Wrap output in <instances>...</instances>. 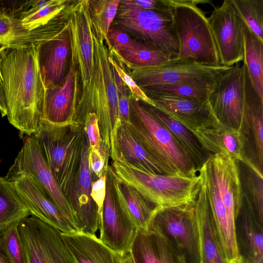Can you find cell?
I'll return each mask as SVG.
<instances>
[{
  "label": "cell",
  "instance_id": "1",
  "mask_svg": "<svg viewBox=\"0 0 263 263\" xmlns=\"http://www.w3.org/2000/svg\"><path fill=\"white\" fill-rule=\"evenodd\" d=\"M39 45L0 49V86L7 118L27 136L34 135L40 128L45 96L38 61Z\"/></svg>",
  "mask_w": 263,
  "mask_h": 263
},
{
  "label": "cell",
  "instance_id": "2",
  "mask_svg": "<svg viewBox=\"0 0 263 263\" xmlns=\"http://www.w3.org/2000/svg\"><path fill=\"white\" fill-rule=\"evenodd\" d=\"M94 45V68L91 83L80 97L74 122L83 123L86 115L98 117L103 144L110 152L112 161L117 159L115 140L121 124L119 116V94L114 80L110 55L104 39L96 30L92 31Z\"/></svg>",
  "mask_w": 263,
  "mask_h": 263
},
{
  "label": "cell",
  "instance_id": "3",
  "mask_svg": "<svg viewBox=\"0 0 263 263\" xmlns=\"http://www.w3.org/2000/svg\"><path fill=\"white\" fill-rule=\"evenodd\" d=\"M84 133L83 123L73 122L59 125L42 121L38 130L33 135L59 188L71 208Z\"/></svg>",
  "mask_w": 263,
  "mask_h": 263
},
{
  "label": "cell",
  "instance_id": "4",
  "mask_svg": "<svg viewBox=\"0 0 263 263\" xmlns=\"http://www.w3.org/2000/svg\"><path fill=\"white\" fill-rule=\"evenodd\" d=\"M110 166L121 180L135 188L155 207L195 204L201 187L199 174L193 177L153 174L129 164L120 155Z\"/></svg>",
  "mask_w": 263,
  "mask_h": 263
},
{
  "label": "cell",
  "instance_id": "5",
  "mask_svg": "<svg viewBox=\"0 0 263 263\" xmlns=\"http://www.w3.org/2000/svg\"><path fill=\"white\" fill-rule=\"evenodd\" d=\"M130 122L125 124L146 151L162 167L165 175L195 176L199 173L175 142L169 130L146 106L129 99Z\"/></svg>",
  "mask_w": 263,
  "mask_h": 263
},
{
  "label": "cell",
  "instance_id": "6",
  "mask_svg": "<svg viewBox=\"0 0 263 263\" xmlns=\"http://www.w3.org/2000/svg\"><path fill=\"white\" fill-rule=\"evenodd\" d=\"M179 44L178 60L217 66L220 58L205 12L197 6L209 0H170Z\"/></svg>",
  "mask_w": 263,
  "mask_h": 263
},
{
  "label": "cell",
  "instance_id": "7",
  "mask_svg": "<svg viewBox=\"0 0 263 263\" xmlns=\"http://www.w3.org/2000/svg\"><path fill=\"white\" fill-rule=\"evenodd\" d=\"M115 24L137 37L142 43L176 59L179 44L171 13L145 10L129 0L120 1Z\"/></svg>",
  "mask_w": 263,
  "mask_h": 263
},
{
  "label": "cell",
  "instance_id": "8",
  "mask_svg": "<svg viewBox=\"0 0 263 263\" xmlns=\"http://www.w3.org/2000/svg\"><path fill=\"white\" fill-rule=\"evenodd\" d=\"M194 205L159 208L148 230L168 242L184 263H201L199 233Z\"/></svg>",
  "mask_w": 263,
  "mask_h": 263
},
{
  "label": "cell",
  "instance_id": "9",
  "mask_svg": "<svg viewBox=\"0 0 263 263\" xmlns=\"http://www.w3.org/2000/svg\"><path fill=\"white\" fill-rule=\"evenodd\" d=\"M128 67L130 69L129 75L144 91L166 84L185 83L210 86L217 77L232 66H209L174 59L155 66Z\"/></svg>",
  "mask_w": 263,
  "mask_h": 263
},
{
  "label": "cell",
  "instance_id": "10",
  "mask_svg": "<svg viewBox=\"0 0 263 263\" xmlns=\"http://www.w3.org/2000/svg\"><path fill=\"white\" fill-rule=\"evenodd\" d=\"M27 263H76L58 229L34 217L18 224Z\"/></svg>",
  "mask_w": 263,
  "mask_h": 263
},
{
  "label": "cell",
  "instance_id": "11",
  "mask_svg": "<svg viewBox=\"0 0 263 263\" xmlns=\"http://www.w3.org/2000/svg\"><path fill=\"white\" fill-rule=\"evenodd\" d=\"M70 41V62L77 69L82 92L89 86L94 68L93 23L89 1H80L71 8L67 25Z\"/></svg>",
  "mask_w": 263,
  "mask_h": 263
},
{
  "label": "cell",
  "instance_id": "12",
  "mask_svg": "<svg viewBox=\"0 0 263 263\" xmlns=\"http://www.w3.org/2000/svg\"><path fill=\"white\" fill-rule=\"evenodd\" d=\"M208 17L220 58V64L231 67L244 60L243 21L233 0L213 6Z\"/></svg>",
  "mask_w": 263,
  "mask_h": 263
},
{
  "label": "cell",
  "instance_id": "13",
  "mask_svg": "<svg viewBox=\"0 0 263 263\" xmlns=\"http://www.w3.org/2000/svg\"><path fill=\"white\" fill-rule=\"evenodd\" d=\"M243 101V72L238 63L223 72L210 87L208 102L220 122L239 129Z\"/></svg>",
  "mask_w": 263,
  "mask_h": 263
},
{
  "label": "cell",
  "instance_id": "14",
  "mask_svg": "<svg viewBox=\"0 0 263 263\" xmlns=\"http://www.w3.org/2000/svg\"><path fill=\"white\" fill-rule=\"evenodd\" d=\"M29 173L57 206L61 214L78 232L73 211L59 188L33 135L27 136L21 149L9 168Z\"/></svg>",
  "mask_w": 263,
  "mask_h": 263
},
{
  "label": "cell",
  "instance_id": "15",
  "mask_svg": "<svg viewBox=\"0 0 263 263\" xmlns=\"http://www.w3.org/2000/svg\"><path fill=\"white\" fill-rule=\"evenodd\" d=\"M5 178L13 187L32 216L58 229L62 233L78 232L29 173L9 169Z\"/></svg>",
  "mask_w": 263,
  "mask_h": 263
},
{
  "label": "cell",
  "instance_id": "16",
  "mask_svg": "<svg viewBox=\"0 0 263 263\" xmlns=\"http://www.w3.org/2000/svg\"><path fill=\"white\" fill-rule=\"evenodd\" d=\"M137 230L118 203L108 167L106 196L101 217L99 238L107 247L125 256L129 253Z\"/></svg>",
  "mask_w": 263,
  "mask_h": 263
},
{
  "label": "cell",
  "instance_id": "17",
  "mask_svg": "<svg viewBox=\"0 0 263 263\" xmlns=\"http://www.w3.org/2000/svg\"><path fill=\"white\" fill-rule=\"evenodd\" d=\"M241 67L243 101L239 129L246 139L247 159L262 173L263 99L253 87L246 65Z\"/></svg>",
  "mask_w": 263,
  "mask_h": 263
},
{
  "label": "cell",
  "instance_id": "18",
  "mask_svg": "<svg viewBox=\"0 0 263 263\" xmlns=\"http://www.w3.org/2000/svg\"><path fill=\"white\" fill-rule=\"evenodd\" d=\"M79 78L78 71L70 62L63 83L46 89L42 121L59 125L74 122L79 100Z\"/></svg>",
  "mask_w": 263,
  "mask_h": 263
},
{
  "label": "cell",
  "instance_id": "19",
  "mask_svg": "<svg viewBox=\"0 0 263 263\" xmlns=\"http://www.w3.org/2000/svg\"><path fill=\"white\" fill-rule=\"evenodd\" d=\"M89 144L84 135L82 158L75 186L72 208L79 232L96 235L100 221L98 209L91 197L92 177L88 165Z\"/></svg>",
  "mask_w": 263,
  "mask_h": 263
},
{
  "label": "cell",
  "instance_id": "20",
  "mask_svg": "<svg viewBox=\"0 0 263 263\" xmlns=\"http://www.w3.org/2000/svg\"><path fill=\"white\" fill-rule=\"evenodd\" d=\"M204 150L210 155L221 153L249 166L259 170L246 158V139L240 130L215 120L203 127L192 132Z\"/></svg>",
  "mask_w": 263,
  "mask_h": 263
},
{
  "label": "cell",
  "instance_id": "21",
  "mask_svg": "<svg viewBox=\"0 0 263 263\" xmlns=\"http://www.w3.org/2000/svg\"><path fill=\"white\" fill-rule=\"evenodd\" d=\"M208 161L216 179L229 222L234 232V221L243 201V192L238 162L221 153L211 154Z\"/></svg>",
  "mask_w": 263,
  "mask_h": 263
},
{
  "label": "cell",
  "instance_id": "22",
  "mask_svg": "<svg viewBox=\"0 0 263 263\" xmlns=\"http://www.w3.org/2000/svg\"><path fill=\"white\" fill-rule=\"evenodd\" d=\"M155 107L178 121L191 132L215 120L208 103L199 102L165 93L145 92Z\"/></svg>",
  "mask_w": 263,
  "mask_h": 263
},
{
  "label": "cell",
  "instance_id": "23",
  "mask_svg": "<svg viewBox=\"0 0 263 263\" xmlns=\"http://www.w3.org/2000/svg\"><path fill=\"white\" fill-rule=\"evenodd\" d=\"M70 41L67 26L53 37L39 45L38 61L46 89L59 86L65 79Z\"/></svg>",
  "mask_w": 263,
  "mask_h": 263
},
{
  "label": "cell",
  "instance_id": "24",
  "mask_svg": "<svg viewBox=\"0 0 263 263\" xmlns=\"http://www.w3.org/2000/svg\"><path fill=\"white\" fill-rule=\"evenodd\" d=\"M234 235L242 263H263V225L258 221L243 196L241 208L235 219Z\"/></svg>",
  "mask_w": 263,
  "mask_h": 263
},
{
  "label": "cell",
  "instance_id": "25",
  "mask_svg": "<svg viewBox=\"0 0 263 263\" xmlns=\"http://www.w3.org/2000/svg\"><path fill=\"white\" fill-rule=\"evenodd\" d=\"M59 16L32 30L25 28L21 19L0 10V49L30 45H40L56 35L62 29Z\"/></svg>",
  "mask_w": 263,
  "mask_h": 263
},
{
  "label": "cell",
  "instance_id": "26",
  "mask_svg": "<svg viewBox=\"0 0 263 263\" xmlns=\"http://www.w3.org/2000/svg\"><path fill=\"white\" fill-rule=\"evenodd\" d=\"M200 177L201 187L194 207L199 228L201 263H227L205 187Z\"/></svg>",
  "mask_w": 263,
  "mask_h": 263
},
{
  "label": "cell",
  "instance_id": "27",
  "mask_svg": "<svg viewBox=\"0 0 263 263\" xmlns=\"http://www.w3.org/2000/svg\"><path fill=\"white\" fill-rule=\"evenodd\" d=\"M205 187L206 194L224 249L227 263L240 259L235 242L234 232L230 227L226 207L222 201L218 185L206 160L199 171Z\"/></svg>",
  "mask_w": 263,
  "mask_h": 263
},
{
  "label": "cell",
  "instance_id": "28",
  "mask_svg": "<svg viewBox=\"0 0 263 263\" xmlns=\"http://www.w3.org/2000/svg\"><path fill=\"white\" fill-rule=\"evenodd\" d=\"M76 263H123L124 256L105 245L96 235L80 232L61 233Z\"/></svg>",
  "mask_w": 263,
  "mask_h": 263
},
{
  "label": "cell",
  "instance_id": "29",
  "mask_svg": "<svg viewBox=\"0 0 263 263\" xmlns=\"http://www.w3.org/2000/svg\"><path fill=\"white\" fill-rule=\"evenodd\" d=\"M129 253L134 263H184L166 239L151 230H137Z\"/></svg>",
  "mask_w": 263,
  "mask_h": 263
},
{
  "label": "cell",
  "instance_id": "30",
  "mask_svg": "<svg viewBox=\"0 0 263 263\" xmlns=\"http://www.w3.org/2000/svg\"><path fill=\"white\" fill-rule=\"evenodd\" d=\"M113 187L118 203L137 229L148 231L151 220L160 208L147 201L135 188L121 180L109 165Z\"/></svg>",
  "mask_w": 263,
  "mask_h": 263
},
{
  "label": "cell",
  "instance_id": "31",
  "mask_svg": "<svg viewBox=\"0 0 263 263\" xmlns=\"http://www.w3.org/2000/svg\"><path fill=\"white\" fill-rule=\"evenodd\" d=\"M154 116L169 130L175 142L198 172L210 155L195 136L181 123L155 107L145 104Z\"/></svg>",
  "mask_w": 263,
  "mask_h": 263
},
{
  "label": "cell",
  "instance_id": "32",
  "mask_svg": "<svg viewBox=\"0 0 263 263\" xmlns=\"http://www.w3.org/2000/svg\"><path fill=\"white\" fill-rule=\"evenodd\" d=\"M115 146L117 158L120 155L129 164L143 171L153 174H164L161 166L146 151L125 124L121 123L118 128Z\"/></svg>",
  "mask_w": 263,
  "mask_h": 263
},
{
  "label": "cell",
  "instance_id": "33",
  "mask_svg": "<svg viewBox=\"0 0 263 263\" xmlns=\"http://www.w3.org/2000/svg\"><path fill=\"white\" fill-rule=\"evenodd\" d=\"M244 60L253 87L263 99V41L243 22Z\"/></svg>",
  "mask_w": 263,
  "mask_h": 263
},
{
  "label": "cell",
  "instance_id": "34",
  "mask_svg": "<svg viewBox=\"0 0 263 263\" xmlns=\"http://www.w3.org/2000/svg\"><path fill=\"white\" fill-rule=\"evenodd\" d=\"M30 214L13 187L0 177V235L8 228L19 223Z\"/></svg>",
  "mask_w": 263,
  "mask_h": 263
},
{
  "label": "cell",
  "instance_id": "35",
  "mask_svg": "<svg viewBox=\"0 0 263 263\" xmlns=\"http://www.w3.org/2000/svg\"><path fill=\"white\" fill-rule=\"evenodd\" d=\"M115 54L127 66L138 67L155 66L171 59L163 51L142 42L135 48L121 50Z\"/></svg>",
  "mask_w": 263,
  "mask_h": 263
},
{
  "label": "cell",
  "instance_id": "36",
  "mask_svg": "<svg viewBox=\"0 0 263 263\" xmlns=\"http://www.w3.org/2000/svg\"><path fill=\"white\" fill-rule=\"evenodd\" d=\"M242 185L243 196L251 205L258 221L263 225V176L246 165Z\"/></svg>",
  "mask_w": 263,
  "mask_h": 263
},
{
  "label": "cell",
  "instance_id": "37",
  "mask_svg": "<svg viewBox=\"0 0 263 263\" xmlns=\"http://www.w3.org/2000/svg\"><path fill=\"white\" fill-rule=\"evenodd\" d=\"M120 0L89 1L91 17L96 30L106 40L117 13Z\"/></svg>",
  "mask_w": 263,
  "mask_h": 263
},
{
  "label": "cell",
  "instance_id": "38",
  "mask_svg": "<svg viewBox=\"0 0 263 263\" xmlns=\"http://www.w3.org/2000/svg\"><path fill=\"white\" fill-rule=\"evenodd\" d=\"M242 20L263 41V0H233Z\"/></svg>",
  "mask_w": 263,
  "mask_h": 263
},
{
  "label": "cell",
  "instance_id": "39",
  "mask_svg": "<svg viewBox=\"0 0 263 263\" xmlns=\"http://www.w3.org/2000/svg\"><path fill=\"white\" fill-rule=\"evenodd\" d=\"M210 86L185 83L166 84L151 88L144 92L165 93L206 103Z\"/></svg>",
  "mask_w": 263,
  "mask_h": 263
},
{
  "label": "cell",
  "instance_id": "40",
  "mask_svg": "<svg viewBox=\"0 0 263 263\" xmlns=\"http://www.w3.org/2000/svg\"><path fill=\"white\" fill-rule=\"evenodd\" d=\"M19 223L12 224L0 235V247L9 263H27Z\"/></svg>",
  "mask_w": 263,
  "mask_h": 263
},
{
  "label": "cell",
  "instance_id": "41",
  "mask_svg": "<svg viewBox=\"0 0 263 263\" xmlns=\"http://www.w3.org/2000/svg\"><path fill=\"white\" fill-rule=\"evenodd\" d=\"M65 1L52 0L47 6L36 12L21 19L22 24L29 30L47 24L58 17L65 6Z\"/></svg>",
  "mask_w": 263,
  "mask_h": 263
},
{
  "label": "cell",
  "instance_id": "42",
  "mask_svg": "<svg viewBox=\"0 0 263 263\" xmlns=\"http://www.w3.org/2000/svg\"><path fill=\"white\" fill-rule=\"evenodd\" d=\"M109 157L110 152L103 143L99 148L89 147L88 165L92 181L106 175L109 166Z\"/></svg>",
  "mask_w": 263,
  "mask_h": 263
},
{
  "label": "cell",
  "instance_id": "43",
  "mask_svg": "<svg viewBox=\"0 0 263 263\" xmlns=\"http://www.w3.org/2000/svg\"><path fill=\"white\" fill-rule=\"evenodd\" d=\"M105 42L109 46V49L114 53L121 50L135 48L140 43L115 26L110 27Z\"/></svg>",
  "mask_w": 263,
  "mask_h": 263
},
{
  "label": "cell",
  "instance_id": "44",
  "mask_svg": "<svg viewBox=\"0 0 263 263\" xmlns=\"http://www.w3.org/2000/svg\"><path fill=\"white\" fill-rule=\"evenodd\" d=\"M108 60L129 89L133 96H134L136 99L141 100L145 104L155 107V104L152 100L138 86L132 78L116 62L110 54L108 57Z\"/></svg>",
  "mask_w": 263,
  "mask_h": 263
},
{
  "label": "cell",
  "instance_id": "45",
  "mask_svg": "<svg viewBox=\"0 0 263 263\" xmlns=\"http://www.w3.org/2000/svg\"><path fill=\"white\" fill-rule=\"evenodd\" d=\"M84 129L88 140L89 147L99 148L102 140L100 135L97 116L93 112L87 114L84 120Z\"/></svg>",
  "mask_w": 263,
  "mask_h": 263
},
{
  "label": "cell",
  "instance_id": "46",
  "mask_svg": "<svg viewBox=\"0 0 263 263\" xmlns=\"http://www.w3.org/2000/svg\"><path fill=\"white\" fill-rule=\"evenodd\" d=\"M106 174L91 183L90 195L97 207L100 221L106 196Z\"/></svg>",
  "mask_w": 263,
  "mask_h": 263
},
{
  "label": "cell",
  "instance_id": "47",
  "mask_svg": "<svg viewBox=\"0 0 263 263\" xmlns=\"http://www.w3.org/2000/svg\"><path fill=\"white\" fill-rule=\"evenodd\" d=\"M119 116L121 123L129 124L130 122V108L129 99L119 95L118 103Z\"/></svg>",
  "mask_w": 263,
  "mask_h": 263
},
{
  "label": "cell",
  "instance_id": "48",
  "mask_svg": "<svg viewBox=\"0 0 263 263\" xmlns=\"http://www.w3.org/2000/svg\"><path fill=\"white\" fill-rule=\"evenodd\" d=\"M111 66L114 80L119 95L123 96L129 99L133 98V95L129 89L124 83L116 70L112 65Z\"/></svg>",
  "mask_w": 263,
  "mask_h": 263
},
{
  "label": "cell",
  "instance_id": "49",
  "mask_svg": "<svg viewBox=\"0 0 263 263\" xmlns=\"http://www.w3.org/2000/svg\"><path fill=\"white\" fill-rule=\"evenodd\" d=\"M0 111L2 117H5L7 115V110L6 106L5 100L0 86Z\"/></svg>",
  "mask_w": 263,
  "mask_h": 263
},
{
  "label": "cell",
  "instance_id": "50",
  "mask_svg": "<svg viewBox=\"0 0 263 263\" xmlns=\"http://www.w3.org/2000/svg\"><path fill=\"white\" fill-rule=\"evenodd\" d=\"M123 263H134L129 253L124 256Z\"/></svg>",
  "mask_w": 263,
  "mask_h": 263
},
{
  "label": "cell",
  "instance_id": "51",
  "mask_svg": "<svg viewBox=\"0 0 263 263\" xmlns=\"http://www.w3.org/2000/svg\"><path fill=\"white\" fill-rule=\"evenodd\" d=\"M8 260L0 247V263H7Z\"/></svg>",
  "mask_w": 263,
  "mask_h": 263
},
{
  "label": "cell",
  "instance_id": "52",
  "mask_svg": "<svg viewBox=\"0 0 263 263\" xmlns=\"http://www.w3.org/2000/svg\"><path fill=\"white\" fill-rule=\"evenodd\" d=\"M232 263H242V261H241V260L240 259H238V260H236V261H234V262H233Z\"/></svg>",
  "mask_w": 263,
  "mask_h": 263
},
{
  "label": "cell",
  "instance_id": "53",
  "mask_svg": "<svg viewBox=\"0 0 263 263\" xmlns=\"http://www.w3.org/2000/svg\"><path fill=\"white\" fill-rule=\"evenodd\" d=\"M7 263H9V261H8L7 262Z\"/></svg>",
  "mask_w": 263,
  "mask_h": 263
}]
</instances>
